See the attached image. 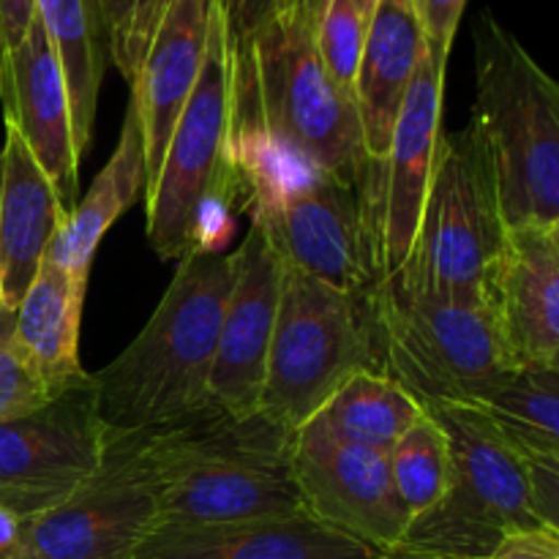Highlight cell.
<instances>
[{"mask_svg": "<svg viewBox=\"0 0 559 559\" xmlns=\"http://www.w3.org/2000/svg\"><path fill=\"white\" fill-rule=\"evenodd\" d=\"M295 480L306 513L377 551L404 544L413 524L388 453L333 435L320 418L295 431Z\"/></svg>", "mask_w": 559, "mask_h": 559, "instance_id": "14", "label": "cell"}, {"mask_svg": "<svg viewBox=\"0 0 559 559\" xmlns=\"http://www.w3.org/2000/svg\"><path fill=\"white\" fill-rule=\"evenodd\" d=\"M235 33L216 0L205 60L183 107L162 169L145 191V235L162 260L218 251L233 235V211L246 207L235 158Z\"/></svg>", "mask_w": 559, "mask_h": 559, "instance_id": "4", "label": "cell"}, {"mask_svg": "<svg viewBox=\"0 0 559 559\" xmlns=\"http://www.w3.org/2000/svg\"><path fill=\"white\" fill-rule=\"evenodd\" d=\"M109 431L91 380L0 424V502L22 519L69 500L98 473Z\"/></svg>", "mask_w": 559, "mask_h": 559, "instance_id": "12", "label": "cell"}, {"mask_svg": "<svg viewBox=\"0 0 559 559\" xmlns=\"http://www.w3.org/2000/svg\"><path fill=\"white\" fill-rule=\"evenodd\" d=\"M69 218L63 200L20 131L5 123L0 147V306L16 311Z\"/></svg>", "mask_w": 559, "mask_h": 559, "instance_id": "20", "label": "cell"}, {"mask_svg": "<svg viewBox=\"0 0 559 559\" xmlns=\"http://www.w3.org/2000/svg\"><path fill=\"white\" fill-rule=\"evenodd\" d=\"M355 3H358V9L364 11V14L371 16V11H374V5L380 3V0H355Z\"/></svg>", "mask_w": 559, "mask_h": 559, "instance_id": "38", "label": "cell"}, {"mask_svg": "<svg viewBox=\"0 0 559 559\" xmlns=\"http://www.w3.org/2000/svg\"><path fill=\"white\" fill-rule=\"evenodd\" d=\"M55 399L14 342V311L0 306V424Z\"/></svg>", "mask_w": 559, "mask_h": 559, "instance_id": "30", "label": "cell"}, {"mask_svg": "<svg viewBox=\"0 0 559 559\" xmlns=\"http://www.w3.org/2000/svg\"><path fill=\"white\" fill-rule=\"evenodd\" d=\"M489 559H559V530L538 522L506 535Z\"/></svg>", "mask_w": 559, "mask_h": 559, "instance_id": "31", "label": "cell"}, {"mask_svg": "<svg viewBox=\"0 0 559 559\" xmlns=\"http://www.w3.org/2000/svg\"><path fill=\"white\" fill-rule=\"evenodd\" d=\"M546 366H555V369H559V353H557V355H555V358H551V360H549V364H546Z\"/></svg>", "mask_w": 559, "mask_h": 559, "instance_id": "40", "label": "cell"}, {"mask_svg": "<svg viewBox=\"0 0 559 559\" xmlns=\"http://www.w3.org/2000/svg\"><path fill=\"white\" fill-rule=\"evenodd\" d=\"M36 20V0H0V74Z\"/></svg>", "mask_w": 559, "mask_h": 559, "instance_id": "33", "label": "cell"}, {"mask_svg": "<svg viewBox=\"0 0 559 559\" xmlns=\"http://www.w3.org/2000/svg\"><path fill=\"white\" fill-rule=\"evenodd\" d=\"M467 0H415L420 22H424L426 41L440 52L451 55L459 22H462Z\"/></svg>", "mask_w": 559, "mask_h": 559, "instance_id": "32", "label": "cell"}, {"mask_svg": "<svg viewBox=\"0 0 559 559\" xmlns=\"http://www.w3.org/2000/svg\"><path fill=\"white\" fill-rule=\"evenodd\" d=\"M22 530H25V519L16 516L11 508L0 502V559H16L22 544Z\"/></svg>", "mask_w": 559, "mask_h": 559, "instance_id": "36", "label": "cell"}, {"mask_svg": "<svg viewBox=\"0 0 559 559\" xmlns=\"http://www.w3.org/2000/svg\"><path fill=\"white\" fill-rule=\"evenodd\" d=\"M530 475H533L535 511H538L540 522L559 530V462L555 459H530Z\"/></svg>", "mask_w": 559, "mask_h": 559, "instance_id": "34", "label": "cell"}, {"mask_svg": "<svg viewBox=\"0 0 559 559\" xmlns=\"http://www.w3.org/2000/svg\"><path fill=\"white\" fill-rule=\"evenodd\" d=\"M426 47L429 41L415 0H380L374 5L355 80V107L371 173L385 162L404 96L418 74Z\"/></svg>", "mask_w": 559, "mask_h": 559, "instance_id": "21", "label": "cell"}, {"mask_svg": "<svg viewBox=\"0 0 559 559\" xmlns=\"http://www.w3.org/2000/svg\"><path fill=\"white\" fill-rule=\"evenodd\" d=\"M222 3L229 16V27H233V33L238 38H243L260 25L262 16H265L267 9L273 5V0H222Z\"/></svg>", "mask_w": 559, "mask_h": 559, "instance_id": "35", "label": "cell"}, {"mask_svg": "<svg viewBox=\"0 0 559 559\" xmlns=\"http://www.w3.org/2000/svg\"><path fill=\"white\" fill-rule=\"evenodd\" d=\"M238 167L251 224L265 233L284 265L347 295L374 287V240L355 186L265 153L238 158Z\"/></svg>", "mask_w": 559, "mask_h": 559, "instance_id": "7", "label": "cell"}, {"mask_svg": "<svg viewBox=\"0 0 559 559\" xmlns=\"http://www.w3.org/2000/svg\"><path fill=\"white\" fill-rule=\"evenodd\" d=\"M213 9L216 0H167L145 60L131 82L129 104L136 109L145 145V191L162 169L175 126L200 80Z\"/></svg>", "mask_w": 559, "mask_h": 559, "instance_id": "17", "label": "cell"}, {"mask_svg": "<svg viewBox=\"0 0 559 559\" xmlns=\"http://www.w3.org/2000/svg\"><path fill=\"white\" fill-rule=\"evenodd\" d=\"M475 104L478 134L508 229L559 222V80L524 44L484 11L475 22Z\"/></svg>", "mask_w": 559, "mask_h": 559, "instance_id": "5", "label": "cell"}, {"mask_svg": "<svg viewBox=\"0 0 559 559\" xmlns=\"http://www.w3.org/2000/svg\"><path fill=\"white\" fill-rule=\"evenodd\" d=\"M393 486L409 519L429 513L451 484V440L431 413L420 415L388 453Z\"/></svg>", "mask_w": 559, "mask_h": 559, "instance_id": "27", "label": "cell"}, {"mask_svg": "<svg viewBox=\"0 0 559 559\" xmlns=\"http://www.w3.org/2000/svg\"><path fill=\"white\" fill-rule=\"evenodd\" d=\"M295 431L265 415L218 409L147 431L158 524H229L306 513L295 480Z\"/></svg>", "mask_w": 559, "mask_h": 559, "instance_id": "3", "label": "cell"}, {"mask_svg": "<svg viewBox=\"0 0 559 559\" xmlns=\"http://www.w3.org/2000/svg\"><path fill=\"white\" fill-rule=\"evenodd\" d=\"M382 559H445V557H440V555H431V551L415 549V546H407V544H402V546H396V549L385 551V555H382Z\"/></svg>", "mask_w": 559, "mask_h": 559, "instance_id": "37", "label": "cell"}, {"mask_svg": "<svg viewBox=\"0 0 559 559\" xmlns=\"http://www.w3.org/2000/svg\"><path fill=\"white\" fill-rule=\"evenodd\" d=\"M366 295H347L284 265L260 415L298 431L355 371L377 369Z\"/></svg>", "mask_w": 559, "mask_h": 559, "instance_id": "10", "label": "cell"}, {"mask_svg": "<svg viewBox=\"0 0 559 559\" xmlns=\"http://www.w3.org/2000/svg\"><path fill=\"white\" fill-rule=\"evenodd\" d=\"M486 300L519 371L559 353V249L544 227L508 229Z\"/></svg>", "mask_w": 559, "mask_h": 559, "instance_id": "18", "label": "cell"}, {"mask_svg": "<svg viewBox=\"0 0 559 559\" xmlns=\"http://www.w3.org/2000/svg\"><path fill=\"white\" fill-rule=\"evenodd\" d=\"M142 194H145V145H142L136 109L129 104L123 131H120V140L115 145L112 156L104 164L102 173L93 178L85 197L69 213L58 238L49 246L47 260L58 262L66 271L87 276L98 243L107 235V229Z\"/></svg>", "mask_w": 559, "mask_h": 559, "instance_id": "23", "label": "cell"}, {"mask_svg": "<svg viewBox=\"0 0 559 559\" xmlns=\"http://www.w3.org/2000/svg\"><path fill=\"white\" fill-rule=\"evenodd\" d=\"M369 20L371 16L364 14L355 0H322L317 11L314 38L322 63L336 85L353 98Z\"/></svg>", "mask_w": 559, "mask_h": 559, "instance_id": "28", "label": "cell"}, {"mask_svg": "<svg viewBox=\"0 0 559 559\" xmlns=\"http://www.w3.org/2000/svg\"><path fill=\"white\" fill-rule=\"evenodd\" d=\"M420 415L424 404L407 388L377 369H360L328 399L314 418L342 440L391 453Z\"/></svg>", "mask_w": 559, "mask_h": 559, "instance_id": "25", "label": "cell"}, {"mask_svg": "<svg viewBox=\"0 0 559 559\" xmlns=\"http://www.w3.org/2000/svg\"><path fill=\"white\" fill-rule=\"evenodd\" d=\"M311 513L229 524H156L134 559H382Z\"/></svg>", "mask_w": 559, "mask_h": 559, "instance_id": "19", "label": "cell"}, {"mask_svg": "<svg viewBox=\"0 0 559 559\" xmlns=\"http://www.w3.org/2000/svg\"><path fill=\"white\" fill-rule=\"evenodd\" d=\"M36 16L66 76L76 147L85 158L93 142L104 71L112 63L102 9L98 0H36Z\"/></svg>", "mask_w": 559, "mask_h": 559, "instance_id": "24", "label": "cell"}, {"mask_svg": "<svg viewBox=\"0 0 559 559\" xmlns=\"http://www.w3.org/2000/svg\"><path fill=\"white\" fill-rule=\"evenodd\" d=\"M377 371L420 404H475L519 371L489 300L437 298L377 282L366 295Z\"/></svg>", "mask_w": 559, "mask_h": 559, "instance_id": "6", "label": "cell"}, {"mask_svg": "<svg viewBox=\"0 0 559 559\" xmlns=\"http://www.w3.org/2000/svg\"><path fill=\"white\" fill-rule=\"evenodd\" d=\"M167 0H98L107 27L109 60L126 82H134L153 41Z\"/></svg>", "mask_w": 559, "mask_h": 559, "instance_id": "29", "label": "cell"}, {"mask_svg": "<svg viewBox=\"0 0 559 559\" xmlns=\"http://www.w3.org/2000/svg\"><path fill=\"white\" fill-rule=\"evenodd\" d=\"M530 459H559V369L527 366L475 402Z\"/></svg>", "mask_w": 559, "mask_h": 559, "instance_id": "26", "label": "cell"}, {"mask_svg": "<svg viewBox=\"0 0 559 559\" xmlns=\"http://www.w3.org/2000/svg\"><path fill=\"white\" fill-rule=\"evenodd\" d=\"M546 233H549V238H551V240H555V246H557V249H559V222H555V224H551V227H549V229H546Z\"/></svg>", "mask_w": 559, "mask_h": 559, "instance_id": "39", "label": "cell"}, {"mask_svg": "<svg viewBox=\"0 0 559 559\" xmlns=\"http://www.w3.org/2000/svg\"><path fill=\"white\" fill-rule=\"evenodd\" d=\"M3 123H11L47 173L66 211L80 202V147L69 87L38 16L0 74Z\"/></svg>", "mask_w": 559, "mask_h": 559, "instance_id": "16", "label": "cell"}, {"mask_svg": "<svg viewBox=\"0 0 559 559\" xmlns=\"http://www.w3.org/2000/svg\"><path fill=\"white\" fill-rule=\"evenodd\" d=\"M87 276L44 260L14 311V342L52 396L91 380L80 364Z\"/></svg>", "mask_w": 559, "mask_h": 559, "instance_id": "22", "label": "cell"}, {"mask_svg": "<svg viewBox=\"0 0 559 559\" xmlns=\"http://www.w3.org/2000/svg\"><path fill=\"white\" fill-rule=\"evenodd\" d=\"M322 0H273L249 36H235V158H284L336 175L366 194L358 107L328 74L314 27Z\"/></svg>", "mask_w": 559, "mask_h": 559, "instance_id": "1", "label": "cell"}, {"mask_svg": "<svg viewBox=\"0 0 559 559\" xmlns=\"http://www.w3.org/2000/svg\"><path fill=\"white\" fill-rule=\"evenodd\" d=\"M229 287L233 254L207 251L180 260L140 336L93 374L107 431L175 429L213 413L211 371Z\"/></svg>", "mask_w": 559, "mask_h": 559, "instance_id": "2", "label": "cell"}, {"mask_svg": "<svg viewBox=\"0 0 559 559\" xmlns=\"http://www.w3.org/2000/svg\"><path fill=\"white\" fill-rule=\"evenodd\" d=\"M156 524L147 431H109L98 473L69 500L25 519L16 559H134Z\"/></svg>", "mask_w": 559, "mask_h": 559, "instance_id": "11", "label": "cell"}, {"mask_svg": "<svg viewBox=\"0 0 559 559\" xmlns=\"http://www.w3.org/2000/svg\"><path fill=\"white\" fill-rule=\"evenodd\" d=\"M282 282L284 262L267 243L265 233L251 224L233 251V287L211 371V399L218 413L233 418L260 413Z\"/></svg>", "mask_w": 559, "mask_h": 559, "instance_id": "15", "label": "cell"}, {"mask_svg": "<svg viewBox=\"0 0 559 559\" xmlns=\"http://www.w3.org/2000/svg\"><path fill=\"white\" fill-rule=\"evenodd\" d=\"M555 462H559V459H555Z\"/></svg>", "mask_w": 559, "mask_h": 559, "instance_id": "41", "label": "cell"}, {"mask_svg": "<svg viewBox=\"0 0 559 559\" xmlns=\"http://www.w3.org/2000/svg\"><path fill=\"white\" fill-rule=\"evenodd\" d=\"M508 240L489 156L473 129L442 134L418 238L391 278L407 293L486 300V282Z\"/></svg>", "mask_w": 559, "mask_h": 559, "instance_id": "9", "label": "cell"}, {"mask_svg": "<svg viewBox=\"0 0 559 559\" xmlns=\"http://www.w3.org/2000/svg\"><path fill=\"white\" fill-rule=\"evenodd\" d=\"M424 409L451 440V484L409 524L404 544L445 559H489L506 535L540 522L530 459L478 404L435 402Z\"/></svg>", "mask_w": 559, "mask_h": 559, "instance_id": "8", "label": "cell"}, {"mask_svg": "<svg viewBox=\"0 0 559 559\" xmlns=\"http://www.w3.org/2000/svg\"><path fill=\"white\" fill-rule=\"evenodd\" d=\"M451 55L429 44L404 96L391 147L366 189V216L374 240L377 282L402 271L418 238L420 216L442 140V93Z\"/></svg>", "mask_w": 559, "mask_h": 559, "instance_id": "13", "label": "cell"}]
</instances>
